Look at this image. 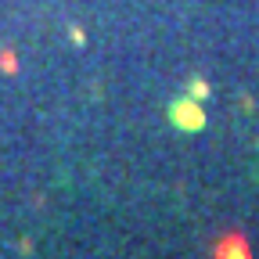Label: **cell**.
Listing matches in <instances>:
<instances>
[{"label":"cell","mask_w":259,"mask_h":259,"mask_svg":"<svg viewBox=\"0 0 259 259\" xmlns=\"http://www.w3.org/2000/svg\"><path fill=\"white\" fill-rule=\"evenodd\" d=\"M166 115H169V122L180 130V134H202L205 122H209V115H205L202 101H198V97H191V94L173 97L169 108H166Z\"/></svg>","instance_id":"cell-1"},{"label":"cell","mask_w":259,"mask_h":259,"mask_svg":"<svg viewBox=\"0 0 259 259\" xmlns=\"http://www.w3.org/2000/svg\"><path fill=\"white\" fill-rule=\"evenodd\" d=\"M212 259H252V252H248V241H245V238L231 234V238H223V241L212 248Z\"/></svg>","instance_id":"cell-2"},{"label":"cell","mask_w":259,"mask_h":259,"mask_svg":"<svg viewBox=\"0 0 259 259\" xmlns=\"http://www.w3.org/2000/svg\"><path fill=\"white\" fill-rule=\"evenodd\" d=\"M187 94H191V97H198V101H202V97H209V83L194 76V79L187 83Z\"/></svg>","instance_id":"cell-3"}]
</instances>
